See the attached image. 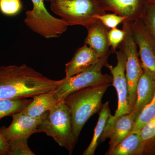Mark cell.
<instances>
[{
	"label": "cell",
	"mask_w": 155,
	"mask_h": 155,
	"mask_svg": "<svg viewBox=\"0 0 155 155\" xmlns=\"http://www.w3.org/2000/svg\"><path fill=\"white\" fill-rule=\"evenodd\" d=\"M40 132L52 137L70 154L72 153L76 143L72 134L70 112L64 100L52 107L46 118L38 125L36 133Z\"/></svg>",
	"instance_id": "obj_4"
},
{
	"label": "cell",
	"mask_w": 155,
	"mask_h": 155,
	"mask_svg": "<svg viewBox=\"0 0 155 155\" xmlns=\"http://www.w3.org/2000/svg\"><path fill=\"white\" fill-rule=\"evenodd\" d=\"M131 23L126 21L122 23L125 36L121 44V48L126 57L125 75L128 86L129 104L132 112L136 100L137 87L143 69L140 60L137 45L134 39Z\"/></svg>",
	"instance_id": "obj_7"
},
{
	"label": "cell",
	"mask_w": 155,
	"mask_h": 155,
	"mask_svg": "<svg viewBox=\"0 0 155 155\" xmlns=\"http://www.w3.org/2000/svg\"><path fill=\"white\" fill-rule=\"evenodd\" d=\"M100 57L86 44L76 50L71 61L65 65V78H69L86 70L96 64Z\"/></svg>",
	"instance_id": "obj_13"
},
{
	"label": "cell",
	"mask_w": 155,
	"mask_h": 155,
	"mask_svg": "<svg viewBox=\"0 0 155 155\" xmlns=\"http://www.w3.org/2000/svg\"><path fill=\"white\" fill-rule=\"evenodd\" d=\"M144 143L142 139L140 130L131 132L126 137L109 155H139L143 153Z\"/></svg>",
	"instance_id": "obj_17"
},
{
	"label": "cell",
	"mask_w": 155,
	"mask_h": 155,
	"mask_svg": "<svg viewBox=\"0 0 155 155\" xmlns=\"http://www.w3.org/2000/svg\"><path fill=\"white\" fill-rule=\"evenodd\" d=\"M45 0H31L32 9L25 12L24 22L29 29L47 39L56 38L66 32L68 25L48 11Z\"/></svg>",
	"instance_id": "obj_6"
},
{
	"label": "cell",
	"mask_w": 155,
	"mask_h": 155,
	"mask_svg": "<svg viewBox=\"0 0 155 155\" xmlns=\"http://www.w3.org/2000/svg\"><path fill=\"white\" fill-rule=\"evenodd\" d=\"M131 28L143 71L155 79V39L141 18L132 22Z\"/></svg>",
	"instance_id": "obj_8"
},
{
	"label": "cell",
	"mask_w": 155,
	"mask_h": 155,
	"mask_svg": "<svg viewBox=\"0 0 155 155\" xmlns=\"http://www.w3.org/2000/svg\"><path fill=\"white\" fill-rule=\"evenodd\" d=\"M60 83L25 64L0 67V99L33 98L55 90Z\"/></svg>",
	"instance_id": "obj_1"
},
{
	"label": "cell",
	"mask_w": 155,
	"mask_h": 155,
	"mask_svg": "<svg viewBox=\"0 0 155 155\" xmlns=\"http://www.w3.org/2000/svg\"><path fill=\"white\" fill-rule=\"evenodd\" d=\"M51 10L68 26L81 25L86 28L99 21L95 18L106 13L97 0H48Z\"/></svg>",
	"instance_id": "obj_3"
},
{
	"label": "cell",
	"mask_w": 155,
	"mask_h": 155,
	"mask_svg": "<svg viewBox=\"0 0 155 155\" xmlns=\"http://www.w3.org/2000/svg\"><path fill=\"white\" fill-rule=\"evenodd\" d=\"M111 85L85 87L69 94L63 100L70 112L72 134L75 143L87 120L99 111L103 96Z\"/></svg>",
	"instance_id": "obj_2"
},
{
	"label": "cell",
	"mask_w": 155,
	"mask_h": 155,
	"mask_svg": "<svg viewBox=\"0 0 155 155\" xmlns=\"http://www.w3.org/2000/svg\"><path fill=\"white\" fill-rule=\"evenodd\" d=\"M22 8L20 0H0V11L4 15L15 16L19 14Z\"/></svg>",
	"instance_id": "obj_23"
},
{
	"label": "cell",
	"mask_w": 155,
	"mask_h": 155,
	"mask_svg": "<svg viewBox=\"0 0 155 155\" xmlns=\"http://www.w3.org/2000/svg\"><path fill=\"white\" fill-rule=\"evenodd\" d=\"M32 100L22 99H0V119L20 112L26 108Z\"/></svg>",
	"instance_id": "obj_19"
},
{
	"label": "cell",
	"mask_w": 155,
	"mask_h": 155,
	"mask_svg": "<svg viewBox=\"0 0 155 155\" xmlns=\"http://www.w3.org/2000/svg\"><path fill=\"white\" fill-rule=\"evenodd\" d=\"M55 90L34 97L32 101L20 113L30 117H38L49 111L52 107L60 101L55 97Z\"/></svg>",
	"instance_id": "obj_16"
},
{
	"label": "cell",
	"mask_w": 155,
	"mask_h": 155,
	"mask_svg": "<svg viewBox=\"0 0 155 155\" xmlns=\"http://www.w3.org/2000/svg\"><path fill=\"white\" fill-rule=\"evenodd\" d=\"M95 18L99 20L108 29L116 28L120 24L123 23L126 19L124 17L116 14H105L98 15Z\"/></svg>",
	"instance_id": "obj_24"
},
{
	"label": "cell",
	"mask_w": 155,
	"mask_h": 155,
	"mask_svg": "<svg viewBox=\"0 0 155 155\" xmlns=\"http://www.w3.org/2000/svg\"><path fill=\"white\" fill-rule=\"evenodd\" d=\"M109 55L101 57L96 64L83 72L61 80V83L55 90L56 99L62 101L69 94L85 87L112 84V75L102 73L103 67L108 64Z\"/></svg>",
	"instance_id": "obj_5"
},
{
	"label": "cell",
	"mask_w": 155,
	"mask_h": 155,
	"mask_svg": "<svg viewBox=\"0 0 155 155\" xmlns=\"http://www.w3.org/2000/svg\"><path fill=\"white\" fill-rule=\"evenodd\" d=\"M141 19L147 29L155 39V5L147 3Z\"/></svg>",
	"instance_id": "obj_22"
},
{
	"label": "cell",
	"mask_w": 155,
	"mask_h": 155,
	"mask_svg": "<svg viewBox=\"0 0 155 155\" xmlns=\"http://www.w3.org/2000/svg\"><path fill=\"white\" fill-rule=\"evenodd\" d=\"M105 11H110L132 23L141 18L147 4V0H97Z\"/></svg>",
	"instance_id": "obj_12"
},
{
	"label": "cell",
	"mask_w": 155,
	"mask_h": 155,
	"mask_svg": "<svg viewBox=\"0 0 155 155\" xmlns=\"http://www.w3.org/2000/svg\"><path fill=\"white\" fill-rule=\"evenodd\" d=\"M115 53L117 60L116 66L114 67L108 64L106 66L110 71L113 77L112 85L116 88L118 95V107L115 114L113 116L114 118L130 114L131 112L129 104L128 86L125 75L126 55L121 48Z\"/></svg>",
	"instance_id": "obj_9"
},
{
	"label": "cell",
	"mask_w": 155,
	"mask_h": 155,
	"mask_svg": "<svg viewBox=\"0 0 155 155\" xmlns=\"http://www.w3.org/2000/svg\"><path fill=\"white\" fill-rule=\"evenodd\" d=\"M137 116L132 111L130 114L116 118H114L112 115L109 117L98 142L99 144L106 139L110 138V147L106 155H109L117 145L132 132Z\"/></svg>",
	"instance_id": "obj_10"
},
{
	"label": "cell",
	"mask_w": 155,
	"mask_h": 155,
	"mask_svg": "<svg viewBox=\"0 0 155 155\" xmlns=\"http://www.w3.org/2000/svg\"><path fill=\"white\" fill-rule=\"evenodd\" d=\"M147 1L148 3L153 4L155 5V0H147Z\"/></svg>",
	"instance_id": "obj_28"
},
{
	"label": "cell",
	"mask_w": 155,
	"mask_h": 155,
	"mask_svg": "<svg viewBox=\"0 0 155 155\" xmlns=\"http://www.w3.org/2000/svg\"><path fill=\"white\" fill-rule=\"evenodd\" d=\"M28 140L20 139L7 142L8 155H35L28 146Z\"/></svg>",
	"instance_id": "obj_21"
},
{
	"label": "cell",
	"mask_w": 155,
	"mask_h": 155,
	"mask_svg": "<svg viewBox=\"0 0 155 155\" xmlns=\"http://www.w3.org/2000/svg\"><path fill=\"white\" fill-rule=\"evenodd\" d=\"M155 93V79L143 71L137 83L136 100L132 111L138 116L143 109L153 99Z\"/></svg>",
	"instance_id": "obj_15"
},
{
	"label": "cell",
	"mask_w": 155,
	"mask_h": 155,
	"mask_svg": "<svg viewBox=\"0 0 155 155\" xmlns=\"http://www.w3.org/2000/svg\"><path fill=\"white\" fill-rule=\"evenodd\" d=\"M7 143L0 133V155H8Z\"/></svg>",
	"instance_id": "obj_27"
},
{
	"label": "cell",
	"mask_w": 155,
	"mask_h": 155,
	"mask_svg": "<svg viewBox=\"0 0 155 155\" xmlns=\"http://www.w3.org/2000/svg\"><path fill=\"white\" fill-rule=\"evenodd\" d=\"M155 117V93L152 101L144 107L137 116L132 132L140 130L150 120Z\"/></svg>",
	"instance_id": "obj_20"
},
{
	"label": "cell",
	"mask_w": 155,
	"mask_h": 155,
	"mask_svg": "<svg viewBox=\"0 0 155 155\" xmlns=\"http://www.w3.org/2000/svg\"><path fill=\"white\" fill-rule=\"evenodd\" d=\"M109 45L112 52L116 53V50L122 44L125 36V31L116 27L108 31L107 33Z\"/></svg>",
	"instance_id": "obj_25"
},
{
	"label": "cell",
	"mask_w": 155,
	"mask_h": 155,
	"mask_svg": "<svg viewBox=\"0 0 155 155\" xmlns=\"http://www.w3.org/2000/svg\"><path fill=\"white\" fill-rule=\"evenodd\" d=\"M87 35L84 44L92 49L100 58L111 54L108 41L107 33L109 29L99 20L87 28Z\"/></svg>",
	"instance_id": "obj_14"
},
{
	"label": "cell",
	"mask_w": 155,
	"mask_h": 155,
	"mask_svg": "<svg viewBox=\"0 0 155 155\" xmlns=\"http://www.w3.org/2000/svg\"><path fill=\"white\" fill-rule=\"evenodd\" d=\"M45 112L38 117H32L20 112L13 114L12 123L8 127L0 128V133L7 142L20 139H28L31 136L36 133L38 125L48 116Z\"/></svg>",
	"instance_id": "obj_11"
},
{
	"label": "cell",
	"mask_w": 155,
	"mask_h": 155,
	"mask_svg": "<svg viewBox=\"0 0 155 155\" xmlns=\"http://www.w3.org/2000/svg\"><path fill=\"white\" fill-rule=\"evenodd\" d=\"M99 115L98 120L94 129L93 137L88 147L84 152L83 155L94 154L95 151L99 145V140L104 132L108 119L112 115L108 101L102 105L99 111Z\"/></svg>",
	"instance_id": "obj_18"
},
{
	"label": "cell",
	"mask_w": 155,
	"mask_h": 155,
	"mask_svg": "<svg viewBox=\"0 0 155 155\" xmlns=\"http://www.w3.org/2000/svg\"><path fill=\"white\" fill-rule=\"evenodd\" d=\"M140 137L144 143L155 137V117L150 120L140 130Z\"/></svg>",
	"instance_id": "obj_26"
}]
</instances>
